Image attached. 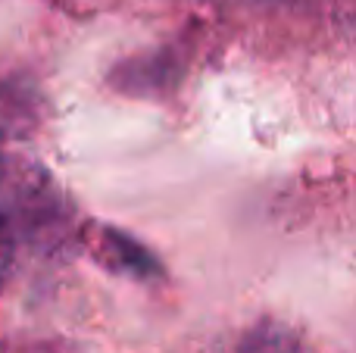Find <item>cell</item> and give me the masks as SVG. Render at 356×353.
Segmentation results:
<instances>
[{
	"mask_svg": "<svg viewBox=\"0 0 356 353\" xmlns=\"http://www.w3.org/2000/svg\"><path fill=\"white\" fill-rule=\"evenodd\" d=\"M238 353H300V338L278 322H259L238 341Z\"/></svg>",
	"mask_w": 356,
	"mask_h": 353,
	"instance_id": "7a4b0ae2",
	"label": "cell"
},
{
	"mask_svg": "<svg viewBox=\"0 0 356 353\" xmlns=\"http://www.w3.org/2000/svg\"><path fill=\"white\" fill-rule=\"evenodd\" d=\"M104 244H106V254H110L125 272H131V275H156L160 272V263L150 256V250L141 247V244H138L135 238H129L125 231L104 229Z\"/></svg>",
	"mask_w": 356,
	"mask_h": 353,
	"instance_id": "6da1fadb",
	"label": "cell"
},
{
	"mask_svg": "<svg viewBox=\"0 0 356 353\" xmlns=\"http://www.w3.org/2000/svg\"><path fill=\"white\" fill-rule=\"evenodd\" d=\"M13 254H16V238H13V225L6 213L0 210V279H6L13 266Z\"/></svg>",
	"mask_w": 356,
	"mask_h": 353,
	"instance_id": "3957f363",
	"label": "cell"
}]
</instances>
